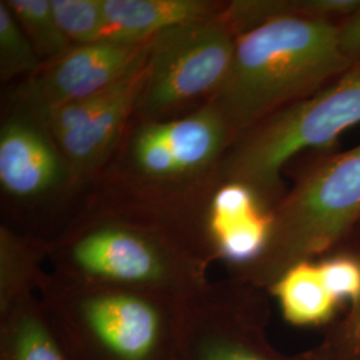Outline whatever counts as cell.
Here are the masks:
<instances>
[{
  "label": "cell",
  "mask_w": 360,
  "mask_h": 360,
  "mask_svg": "<svg viewBox=\"0 0 360 360\" xmlns=\"http://www.w3.org/2000/svg\"><path fill=\"white\" fill-rule=\"evenodd\" d=\"M354 65L340 50L338 23L282 16L236 37L230 74L210 99L233 141L266 117L322 90Z\"/></svg>",
  "instance_id": "1"
},
{
  "label": "cell",
  "mask_w": 360,
  "mask_h": 360,
  "mask_svg": "<svg viewBox=\"0 0 360 360\" xmlns=\"http://www.w3.org/2000/svg\"><path fill=\"white\" fill-rule=\"evenodd\" d=\"M40 304L71 360H176L183 302L43 274Z\"/></svg>",
  "instance_id": "2"
},
{
  "label": "cell",
  "mask_w": 360,
  "mask_h": 360,
  "mask_svg": "<svg viewBox=\"0 0 360 360\" xmlns=\"http://www.w3.org/2000/svg\"><path fill=\"white\" fill-rule=\"evenodd\" d=\"M56 275L75 282L188 299L208 285V260L171 232L94 223L52 243Z\"/></svg>",
  "instance_id": "3"
},
{
  "label": "cell",
  "mask_w": 360,
  "mask_h": 360,
  "mask_svg": "<svg viewBox=\"0 0 360 360\" xmlns=\"http://www.w3.org/2000/svg\"><path fill=\"white\" fill-rule=\"evenodd\" d=\"M358 124L360 62L238 136L221 160L223 180L245 184L272 210L283 198L282 171L294 156L326 147Z\"/></svg>",
  "instance_id": "4"
},
{
  "label": "cell",
  "mask_w": 360,
  "mask_h": 360,
  "mask_svg": "<svg viewBox=\"0 0 360 360\" xmlns=\"http://www.w3.org/2000/svg\"><path fill=\"white\" fill-rule=\"evenodd\" d=\"M360 221V144L311 168L272 208L270 240L245 276L272 284Z\"/></svg>",
  "instance_id": "5"
},
{
  "label": "cell",
  "mask_w": 360,
  "mask_h": 360,
  "mask_svg": "<svg viewBox=\"0 0 360 360\" xmlns=\"http://www.w3.org/2000/svg\"><path fill=\"white\" fill-rule=\"evenodd\" d=\"M223 11L171 27L153 38L136 105L148 122L196 99L208 95L211 99L221 89L231 70L238 37Z\"/></svg>",
  "instance_id": "6"
},
{
  "label": "cell",
  "mask_w": 360,
  "mask_h": 360,
  "mask_svg": "<svg viewBox=\"0 0 360 360\" xmlns=\"http://www.w3.org/2000/svg\"><path fill=\"white\" fill-rule=\"evenodd\" d=\"M232 142L224 116L208 102L191 115L146 122L134 136L131 155L144 176L172 180L212 166Z\"/></svg>",
  "instance_id": "7"
},
{
  "label": "cell",
  "mask_w": 360,
  "mask_h": 360,
  "mask_svg": "<svg viewBox=\"0 0 360 360\" xmlns=\"http://www.w3.org/2000/svg\"><path fill=\"white\" fill-rule=\"evenodd\" d=\"M176 360H276L262 346L247 309L223 285L183 302Z\"/></svg>",
  "instance_id": "8"
},
{
  "label": "cell",
  "mask_w": 360,
  "mask_h": 360,
  "mask_svg": "<svg viewBox=\"0 0 360 360\" xmlns=\"http://www.w3.org/2000/svg\"><path fill=\"white\" fill-rule=\"evenodd\" d=\"M151 40H105L70 49L49 70L32 79L26 90L27 99L41 115L62 104L108 90L147 60Z\"/></svg>",
  "instance_id": "9"
},
{
  "label": "cell",
  "mask_w": 360,
  "mask_h": 360,
  "mask_svg": "<svg viewBox=\"0 0 360 360\" xmlns=\"http://www.w3.org/2000/svg\"><path fill=\"white\" fill-rule=\"evenodd\" d=\"M272 210L245 184L224 181L214 193L207 217V243L212 255L238 270L257 262L270 240Z\"/></svg>",
  "instance_id": "10"
},
{
  "label": "cell",
  "mask_w": 360,
  "mask_h": 360,
  "mask_svg": "<svg viewBox=\"0 0 360 360\" xmlns=\"http://www.w3.org/2000/svg\"><path fill=\"white\" fill-rule=\"evenodd\" d=\"M49 131L23 117L6 120L0 131V184L19 199H35L62 184L70 168Z\"/></svg>",
  "instance_id": "11"
},
{
  "label": "cell",
  "mask_w": 360,
  "mask_h": 360,
  "mask_svg": "<svg viewBox=\"0 0 360 360\" xmlns=\"http://www.w3.org/2000/svg\"><path fill=\"white\" fill-rule=\"evenodd\" d=\"M150 53V52H148ZM147 60L124 77L112 101L80 127L52 138L74 175L89 174L98 167L115 144L134 107L142 95Z\"/></svg>",
  "instance_id": "12"
},
{
  "label": "cell",
  "mask_w": 360,
  "mask_h": 360,
  "mask_svg": "<svg viewBox=\"0 0 360 360\" xmlns=\"http://www.w3.org/2000/svg\"><path fill=\"white\" fill-rule=\"evenodd\" d=\"M112 41L147 43L159 32L217 16L224 6L207 0H102Z\"/></svg>",
  "instance_id": "13"
},
{
  "label": "cell",
  "mask_w": 360,
  "mask_h": 360,
  "mask_svg": "<svg viewBox=\"0 0 360 360\" xmlns=\"http://www.w3.org/2000/svg\"><path fill=\"white\" fill-rule=\"evenodd\" d=\"M0 360H71L35 292L0 311Z\"/></svg>",
  "instance_id": "14"
},
{
  "label": "cell",
  "mask_w": 360,
  "mask_h": 360,
  "mask_svg": "<svg viewBox=\"0 0 360 360\" xmlns=\"http://www.w3.org/2000/svg\"><path fill=\"white\" fill-rule=\"evenodd\" d=\"M271 291L279 300L284 318L299 326L324 322L338 303L323 282L319 266L309 260L284 271Z\"/></svg>",
  "instance_id": "15"
},
{
  "label": "cell",
  "mask_w": 360,
  "mask_h": 360,
  "mask_svg": "<svg viewBox=\"0 0 360 360\" xmlns=\"http://www.w3.org/2000/svg\"><path fill=\"white\" fill-rule=\"evenodd\" d=\"M52 243L18 235L8 229L0 231V311L37 291L43 275L40 264L50 257Z\"/></svg>",
  "instance_id": "16"
},
{
  "label": "cell",
  "mask_w": 360,
  "mask_h": 360,
  "mask_svg": "<svg viewBox=\"0 0 360 360\" xmlns=\"http://www.w3.org/2000/svg\"><path fill=\"white\" fill-rule=\"evenodd\" d=\"M360 8V0H242L224 7V16L239 35L282 16H304L339 23Z\"/></svg>",
  "instance_id": "17"
},
{
  "label": "cell",
  "mask_w": 360,
  "mask_h": 360,
  "mask_svg": "<svg viewBox=\"0 0 360 360\" xmlns=\"http://www.w3.org/2000/svg\"><path fill=\"white\" fill-rule=\"evenodd\" d=\"M13 16L31 40L39 58L59 59L70 50V39L59 26L51 0H7Z\"/></svg>",
  "instance_id": "18"
},
{
  "label": "cell",
  "mask_w": 360,
  "mask_h": 360,
  "mask_svg": "<svg viewBox=\"0 0 360 360\" xmlns=\"http://www.w3.org/2000/svg\"><path fill=\"white\" fill-rule=\"evenodd\" d=\"M51 4L59 26L71 43L87 46L111 40L102 0H51Z\"/></svg>",
  "instance_id": "19"
},
{
  "label": "cell",
  "mask_w": 360,
  "mask_h": 360,
  "mask_svg": "<svg viewBox=\"0 0 360 360\" xmlns=\"http://www.w3.org/2000/svg\"><path fill=\"white\" fill-rule=\"evenodd\" d=\"M38 52L6 1H0V75L1 80L39 68Z\"/></svg>",
  "instance_id": "20"
},
{
  "label": "cell",
  "mask_w": 360,
  "mask_h": 360,
  "mask_svg": "<svg viewBox=\"0 0 360 360\" xmlns=\"http://www.w3.org/2000/svg\"><path fill=\"white\" fill-rule=\"evenodd\" d=\"M319 266L323 282L331 295L340 299H360V264L349 257H334Z\"/></svg>",
  "instance_id": "21"
},
{
  "label": "cell",
  "mask_w": 360,
  "mask_h": 360,
  "mask_svg": "<svg viewBox=\"0 0 360 360\" xmlns=\"http://www.w3.org/2000/svg\"><path fill=\"white\" fill-rule=\"evenodd\" d=\"M338 40L352 63L360 62V8L338 23Z\"/></svg>",
  "instance_id": "22"
}]
</instances>
